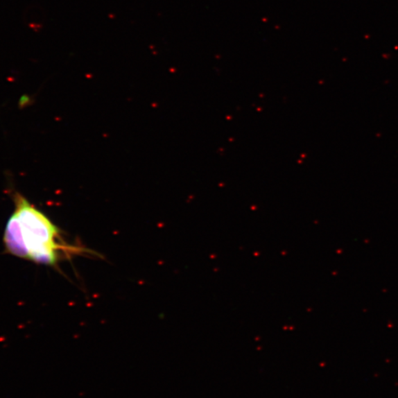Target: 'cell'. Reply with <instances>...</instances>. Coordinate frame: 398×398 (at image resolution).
<instances>
[{
	"instance_id": "6da1fadb",
	"label": "cell",
	"mask_w": 398,
	"mask_h": 398,
	"mask_svg": "<svg viewBox=\"0 0 398 398\" xmlns=\"http://www.w3.org/2000/svg\"><path fill=\"white\" fill-rule=\"evenodd\" d=\"M15 214L4 233L6 252L19 259L55 266L64 255L85 252L69 245L52 221L21 194H15Z\"/></svg>"
}]
</instances>
